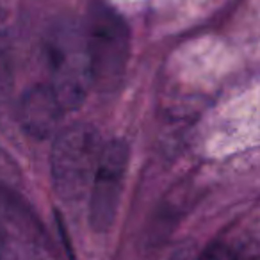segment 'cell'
Here are the masks:
<instances>
[{"instance_id":"8","label":"cell","mask_w":260,"mask_h":260,"mask_svg":"<svg viewBox=\"0 0 260 260\" xmlns=\"http://www.w3.org/2000/svg\"><path fill=\"white\" fill-rule=\"evenodd\" d=\"M13 91V64L11 55L4 43H0V104L8 100Z\"/></svg>"},{"instance_id":"9","label":"cell","mask_w":260,"mask_h":260,"mask_svg":"<svg viewBox=\"0 0 260 260\" xmlns=\"http://www.w3.org/2000/svg\"><path fill=\"white\" fill-rule=\"evenodd\" d=\"M22 180V171L16 166L13 157L0 148V184L16 185Z\"/></svg>"},{"instance_id":"6","label":"cell","mask_w":260,"mask_h":260,"mask_svg":"<svg viewBox=\"0 0 260 260\" xmlns=\"http://www.w3.org/2000/svg\"><path fill=\"white\" fill-rule=\"evenodd\" d=\"M0 260H41L32 244L0 221Z\"/></svg>"},{"instance_id":"5","label":"cell","mask_w":260,"mask_h":260,"mask_svg":"<svg viewBox=\"0 0 260 260\" xmlns=\"http://www.w3.org/2000/svg\"><path fill=\"white\" fill-rule=\"evenodd\" d=\"M64 109L47 84H40L22 94L18 102V121L32 138L45 139L57 130Z\"/></svg>"},{"instance_id":"7","label":"cell","mask_w":260,"mask_h":260,"mask_svg":"<svg viewBox=\"0 0 260 260\" xmlns=\"http://www.w3.org/2000/svg\"><path fill=\"white\" fill-rule=\"evenodd\" d=\"M242 246L232 237H221L210 242L196 260H241Z\"/></svg>"},{"instance_id":"1","label":"cell","mask_w":260,"mask_h":260,"mask_svg":"<svg viewBox=\"0 0 260 260\" xmlns=\"http://www.w3.org/2000/svg\"><path fill=\"white\" fill-rule=\"evenodd\" d=\"M43 52L48 72L47 86L64 112L79 109L93 87L82 25L73 20L57 22L47 32Z\"/></svg>"},{"instance_id":"4","label":"cell","mask_w":260,"mask_h":260,"mask_svg":"<svg viewBox=\"0 0 260 260\" xmlns=\"http://www.w3.org/2000/svg\"><path fill=\"white\" fill-rule=\"evenodd\" d=\"M130 150L123 139L104 143L93 178L89 184V224L94 232L105 234L112 228L119 209Z\"/></svg>"},{"instance_id":"3","label":"cell","mask_w":260,"mask_h":260,"mask_svg":"<svg viewBox=\"0 0 260 260\" xmlns=\"http://www.w3.org/2000/svg\"><path fill=\"white\" fill-rule=\"evenodd\" d=\"M102 146L100 132L87 123H73L57 134L50 171L54 189L62 200L77 202L87 192Z\"/></svg>"},{"instance_id":"2","label":"cell","mask_w":260,"mask_h":260,"mask_svg":"<svg viewBox=\"0 0 260 260\" xmlns=\"http://www.w3.org/2000/svg\"><path fill=\"white\" fill-rule=\"evenodd\" d=\"M89 55L93 87L114 91L121 84L130 59V29L111 6L96 2L87 9L82 25Z\"/></svg>"}]
</instances>
